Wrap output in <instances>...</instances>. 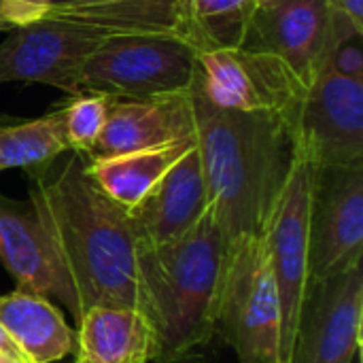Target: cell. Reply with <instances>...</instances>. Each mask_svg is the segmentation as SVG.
Segmentation results:
<instances>
[{
	"instance_id": "9c48e42d",
	"label": "cell",
	"mask_w": 363,
	"mask_h": 363,
	"mask_svg": "<svg viewBox=\"0 0 363 363\" xmlns=\"http://www.w3.org/2000/svg\"><path fill=\"white\" fill-rule=\"evenodd\" d=\"M108 34L49 15L9 30L0 43V85L38 83L81 94V70Z\"/></svg>"
},
{
	"instance_id": "277c9868",
	"label": "cell",
	"mask_w": 363,
	"mask_h": 363,
	"mask_svg": "<svg viewBox=\"0 0 363 363\" xmlns=\"http://www.w3.org/2000/svg\"><path fill=\"white\" fill-rule=\"evenodd\" d=\"M217 332L240 363H281V308L262 236H238L228 245Z\"/></svg>"
},
{
	"instance_id": "e0dca14e",
	"label": "cell",
	"mask_w": 363,
	"mask_h": 363,
	"mask_svg": "<svg viewBox=\"0 0 363 363\" xmlns=\"http://www.w3.org/2000/svg\"><path fill=\"white\" fill-rule=\"evenodd\" d=\"M45 15L104 32L108 36L168 34L181 40L187 36L183 0H106L77 6H49Z\"/></svg>"
},
{
	"instance_id": "ac0fdd59",
	"label": "cell",
	"mask_w": 363,
	"mask_h": 363,
	"mask_svg": "<svg viewBox=\"0 0 363 363\" xmlns=\"http://www.w3.org/2000/svg\"><path fill=\"white\" fill-rule=\"evenodd\" d=\"M0 325L32 363H57L74 351V332L45 296L21 289L0 296Z\"/></svg>"
},
{
	"instance_id": "44dd1931",
	"label": "cell",
	"mask_w": 363,
	"mask_h": 363,
	"mask_svg": "<svg viewBox=\"0 0 363 363\" xmlns=\"http://www.w3.org/2000/svg\"><path fill=\"white\" fill-rule=\"evenodd\" d=\"M187 45L200 53L242 47L255 0H183Z\"/></svg>"
},
{
	"instance_id": "f1b7e54d",
	"label": "cell",
	"mask_w": 363,
	"mask_h": 363,
	"mask_svg": "<svg viewBox=\"0 0 363 363\" xmlns=\"http://www.w3.org/2000/svg\"><path fill=\"white\" fill-rule=\"evenodd\" d=\"M0 355H2V353H0Z\"/></svg>"
},
{
	"instance_id": "7c38bea8",
	"label": "cell",
	"mask_w": 363,
	"mask_h": 363,
	"mask_svg": "<svg viewBox=\"0 0 363 363\" xmlns=\"http://www.w3.org/2000/svg\"><path fill=\"white\" fill-rule=\"evenodd\" d=\"M328 26L325 0H255L242 47L283 57L308 87L321 68Z\"/></svg>"
},
{
	"instance_id": "8992f818",
	"label": "cell",
	"mask_w": 363,
	"mask_h": 363,
	"mask_svg": "<svg viewBox=\"0 0 363 363\" xmlns=\"http://www.w3.org/2000/svg\"><path fill=\"white\" fill-rule=\"evenodd\" d=\"M315 164L298 151L283 191L262 232L281 308V363L291 351L311 287L308 272V204Z\"/></svg>"
},
{
	"instance_id": "ffe728a7",
	"label": "cell",
	"mask_w": 363,
	"mask_h": 363,
	"mask_svg": "<svg viewBox=\"0 0 363 363\" xmlns=\"http://www.w3.org/2000/svg\"><path fill=\"white\" fill-rule=\"evenodd\" d=\"M70 151L62 111L23 123H0V170L36 172Z\"/></svg>"
},
{
	"instance_id": "4316f807",
	"label": "cell",
	"mask_w": 363,
	"mask_h": 363,
	"mask_svg": "<svg viewBox=\"0 0 363 363\" xmlns=\"http://www.w3.org/2000/svg\"><path fill=\"white\" fill-rule=\"evenodd\" d=\"M47 6H77V4H94V2H106V0H45Z\"/></svg>"
},
{
	"instance_id": "7a4b0ae2",
	"label": "cell",
	"mask_w": 363,
	"mask_h": 363,
	"mask_svg": "<svg viewBox=\"0 0 363 363\" xmlns=\"http://www.w3.org/2000/svg\"><path fill=\"white\" fill-rule=\"evenodd\" d=\"M189 96L217 223L228 240L262 236L298 155L291 123L281 115L217 108L196 83Z\"/></svg>"
},
{
	"instance_id": "d4e9b609",
	"label": "cell",
	"mask_w": 363,
	"mask_h": 363,
	"mask_svg": "<svg viewBox=\"0 0 363 363\" xmlns=\"http://www.w3.org/2000/svg\"><path fill=\"white\" fill-rule=\"evenodd\" d=\"M330 9H336L345 15H349L353 21L363 26V0H325Z\"/></svg>"
},
{
	"instance_id": "603a6c76",
	"label": "cell",
	"mask_w": 363,
	"mask_h": 363,
	"mask_svg": "<svg viewBox=\"0 0 363 363\" xmlns=\"http://www.w3.org/2000/svg\"><path fill=\"white\" fill-rule=\"evenodd\" d=\"M111 102H113L111 96L96 94V91H81L74 94L64 108H60L64 117V130L70 151H77L85 157L91 153L104 130Z\"/></svg>"
},
{
	"instance_id": "ba28073f",
	"label": "cell",
	"mask_w": 363,
	"mask_h": 363,
	"mask_svg": "<svg viewBox=\"0 0 363 363\" xmlns=\"http://www.w3.org/2000/svg\"><path fill=\"white\" fill-rule=\"evenodd\" d=\"M363 162L315 166L308 204V272L323 281L362 266Z\"/></svg>"
},
{
	"instance_id": "9a60e30c",
	"label": "cell",
	"mask_w": 363,
	"mask_h": 363,
	"mask_svg": "<svg viewBox=\"0 0 363 363\" xmlns=\"http://www.w3.org/2000/svg\"><path fill=\"white\" fill-rule=\"evenodd\" d=\"M0 262L17 281V289L57 298L77 319V300L32 206L6 200L4 196H0Z\"/></svg>"
},
{
	"instance_id": "cb8c5ba5",
	"label": "cell",
	"mask_w": 363,
	"mask_h": 363,
	"mask_svg": "<svg viewBox=\"0 0 363 363\" xmlns=\"http://www.w3.org/2000/svg\"><path fill=\"white\" fill-rule=\"evenodd\" d=\"M45 0H0V30L9 32L47 13Z\"/></svg>"
},
{
	"instance_id": "6da1fadb",
	"label": "cell",
	"mask_w": 363,
	"mask_h": 363,
	"mask_svg": "<svg viewBox=\"0 0 363 363\" xmlns=\"http://www.w3.org/2000/svg\"><path fill=\"white\" fill-rule=\"evenodd\" d=\"M66 153L32 172L30 206L77 300V321L91 306L143 311L136 225L91 181L87 157Z\"/></svg>"
},
{
	"instance_id": "4fadbf2b",
	"label": "cell",
	"mask_w": 363,
	"mask_h": 363,
	"mask_svg": "<svg viewBox=\"0 0 363 363\" xmlns=\"http://www.w3.org/2000/svg\"><path fill=\"white\" fill-rule=\"evenodd\" d=\"M211 208L200 151L194 145L155 183V187L128 211L140 242L164 245L185 236Z\"/></svg>"
},
{
	"instance_id": "30bf717a",
	"label": "cell",
	"mask_w": 363,
	"mask_h": 363,
	"mask_svg": "<svg viewBox=\"0 0 363 363\" xmlns=\"http://www.w3.org/2000/svg\"><path fill=\"white\" fill-rule=\"evenodd\" d=\"M298 151L315 166L363 162V81L319 70L294 121Z\"/></svg>"
},
{
	"instance_id": "8fae6325",
	"label": "cell",
	"mask_w": 363,
	"mask_h": 363,
	"mask_svg": "<svg viewBox=\"0 0 363 363\" xmlns=\"http://www.w3.org/2000/svg\"><path fill=\"white\" fill-rule=\"evenodd\" d=\"M362 266L313 281L289 363H353L362 345Z\"/></svg>"
},
{
	"instance_id": "2e32d148",
	"label": "cell",
	"mask_w": 363,
	"mask_h": 363,
	"mask_svg": "<svg viewBox=\"0 0 363 363\" xmlns=\"http://www.w3.org/2000/svg\"><path fill=\"white\" fill-rule=\"evenodd\" d=\"M77 323V363H151L157 357L155 328L138 308L91 306Z\"/></svg>"
},
{
	"instance_id": "7402d4cb",
	"label": "cell",
	"mask_w": 363,
	"mask_h": 363,
	"mask_svg": "<svg viewBox=\"0 0 363 363\" xmlns=\"http://www.w3.org/2000/svg\"><path fill=\"white\" fill-rule=\"evenodd\" d=\"M363 26L349 15L330 9V26L319 70L363 81Z\"/></svg>"
},
{
	"instance_id": "5bb4252c",
	"label": "cell",
	"mask_w": 363,
	"mask_h": 363,
	"mask_svg": "<svg viewBox=\"0 0 363 363\" xmlns=\"http://www.w3.org/2000/svg\"><path fill=\"white\" fill-rule=\"evenodd\" d=\"M189 94L151 100L113 98L104 130L87 157H111L194 138L196 121Z\"/></svg>"
},
{
	"instance_id": "83f0119b",
	"label": "cell",
	"mask_w": 363,
	"mask_h": 363,
	"mask_svg": "<svg viewBox=\"0 0 363 363\" xmlns=\"http://www.w3.org/2000/svg\"><path fill=\"white\" fill-rule=\"evenodd\" d=\"M0 363H32L23 355H0Z\"/></svg>"
},
{
	"instance_id": "52a82bcc",
	"label": "cell",
	"mask_w": 363,
	"mask_h": 363,
	"mask_svg": "<svg viewBox=\"0 0 363 363\" xmlns=\"http://www.w3.org/2000/svg\"><path fill=\"white\" fill-rule=\"evenodd\" d=\"M196 87L217 108L281 115L291 128L308 89L283 57L245 47L200 53Z\"/></svg>"
},
{
	"instance_id": "d6986e66",
	"label": "cell",
	"mask_w": 363,
	"mask_h": 363,
	"mask_svg": "<svg viewBox=\"0 0 363 363\" xmlns=\"http://www.w3.org/2000/svg\"><path fill=\"white\" fill-rule=\"evenodd\" d=\"M194 145L196 136L111 157H87V174L113 202L132 211Z\"/></svg>"
},
{
	"instance_id": "484cf974",
	"label": "cell",
	"mask_w": 363,
	"mask_h": 363,
	"mask_svg": "<svg viewBox=\"0 0 363 363\" xmlns=\"http://www.w3.org/2000/svg\"><path fill=\"white\" fill-rule=\"evenodd\" d=\"M0 353H2V355H21L19 349H17L15 342L9 338V334L4 332L2 325H0Z\"/></svg>"
},
{
	"instance_id": "5b68a950",
	"label": "cell",
	"mask_w": 363,
	"mask_h": 363,
	"mask_svg": "<svg viewBox=\"0 0 363 363\" xmlns=\"http://www.w3.org/2000/svg\"><path fill=\"white\" fill-rule=\"evenodd\" d=\"M198 74V51L168 34H115L87 57L81 91L151 100L189 94Z\"/></svg>"
},
{
	"instance_id": "3957f363",
	"label": "cell",
	"mask_w": 363,
	"mask_h": 363,
	"mask_svg": "<svg viewBox=\"0 0 363 363\" xmlns=\"http://www.w3.org/2000/svg\"><path fill=\"white\" fill-rule=\"evenodd\" d=\"M228 245L230 240L211 208L172 242H140L143 313L157 334L153 363L189 362L217 334V302Z\"/></svg>"
}]
</instances>
